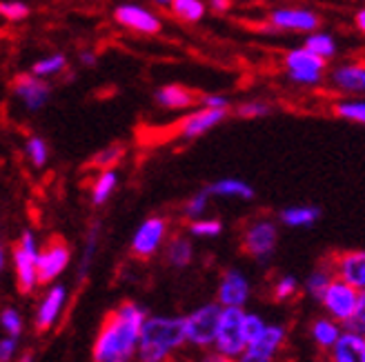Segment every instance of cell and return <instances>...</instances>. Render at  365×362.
Masks as SVG:
<instances>
[{
    "label": "cell",
    "instance_id": "d4e9b609",
    "mask_svg": "<svg viewBox=\"0 0 365 362\" xmlns=\"http://www.w3.org/2000/svg\"><path fill=\"white\" fill-rule=\"evenodd\" d=\"M118 187V174L114 169H101L98 178L91 185V203L96 207L105 205Z\"/></svg>",
    "mask_w": 365,
    "mask_h": 362
},
{
    "label": "cell",
    "instance_id": "ee69618b",
    "mask_svg": "<svg viewBox=\"0 0 365 362\" xmlns=\"http://www.w3.org/2000/svg\"><path fill=\"white\" fill-rule=\"evenodd\" d=\"M198 100H200V107H212V110H227L230 107V100L221 94H207Z\"/></svg>",
    "mask_w": 365,
    "mask_h": 362
},
{
    "label": "cell",
    "instance_id": "ab89813d",
    "mask_svg": "<svg viewBox=\"0 0 365 362\" xmlns=\"http://www.w3.org/2000/svg\"><path fill=\"white\" fill-rule=\"evenodd\" d=\"M267 327V322L259 316V314H245V336H247V345L254 340H259L261 334L265 331Z\"/></svg>",
    "mask_w": 365,
    "mask_h": 362
},
{
    "label": "cell",
    "instance_id": "836d02e7",
    "mask_svg": "<svg viewBox=\"0 0 365 362\" xmlns=\"http://www.w3.org/2000/svg\"><path fill=\"white\" fill-rule=\"evenodd\" d=\"M29 14H31V9L27 3H23V0H3V3H0V16L7 18L11 23L25 21Z\"/></svg>",
    "mask_w": 365,
    "mask_h": 362
},
{
    "label": "cell",
    "instance_id": "f546056e",
    "mask_svg": "<svg viewBox=\"0 0 365 362\" xmlns=\"http://www.w3.org/2000/svg\"><path fill=\"white\" fill-rule=\"evenodd\" d=\"M67 67V58L63 53H51L47 58H41L31 65V74L38 78H49V76H58L61 71H65Z\"/></svg>",
    "mask_w": 365,
    "mask_h": 362
},
{
    "label": "cell",
    "instance_id": "d6a6232c",
    "mask_svg": "<svg viewBox=\"0 0 365 362\" xmlns=\"http://www.w3.org/2000/svg\"><path fill=\"white\" fill-rule=\"evenodd\" d=\"M25 151L34 167H45V162L49 158V149H47V142L41 136H31L25 144Z\"/></svg>",
    "mask_w": 365,
    "mask_h": 362
},
{
    "label": "cell",
    "instance_id": "f907efd6",
    "mask_svg": "<svg viewBox=\"0 0 365 362\" xmlns=\"http://www.w3.org/2000/svg\"><path fill=\"white\" fill-rule=\"evenodd\" d=\"M5 269V249H3V245H0V271Z\"/></svg>",
    "mask_w": 365,
    "mask_h": 362
},
{
    "label": "cell",
    "instance_id": "484cf974",
    "mask_svg": "<svg viewBox=\"0 0 365 362\" xmlns=\"http://www.w3.org/2000/svg\"><path fill=\"white\" fill-rule=\"evenodd\" d=\"M309 51L317 53V56L325 58V60H330L336 56V41H334V36L332 33H325V31H312V33H307V38L303 43Z\"/></svg>",
    "mask_w": 365,
    "mask_h": 362
},
{
    "label": "cell",
    "instance_id": "74e56055",
    "mask_svg": "<svg viewBox=\"0 0 365 362\" xmlns=\"http://www.w3.org/2000/svg\"><path fill=\"white\" fill-rule=\"evenodd\" d=\"M96 245H98V227H91L89 236H87V243H85V251H83L81 265H78V278H81V280L87 276L89 265H91V258H94V253H96Z\"/></svg>",
    "mask_w": 365,
    "mask_h": 362
},
{
    "label": "cell",
    "instance_id": "b9f144b4",
    "mask_svg": "<svg viewBox=\"0 0 365 362\" xmlns=\"http://www.w3.org/2000/svg\"><path fill=\"white\" fill-rule=\"evenodd\" d=\"M350 329L359 331V334H365V289L359 296V304H356V312H354V318L350 320L348 324Z\"/></svg>",
    "mask_w": 365,
    "mask_h": 362
},
{
    "label": "cell",
    "instance_id": "c3c4849f",
    "mask_svg": "<svg viewBox=\"0 0 365 362\" xmlns=\"http://www.w3.org/2000/svg\"><path fill=\"white\" fill-rule=\"evenodd\" d=\"M81 63L83 65H96V53L94 51H83L81 53Z\"/></svg>",
    "mask_w": 365,
    "mask_h": 362
},
{
    "label": "cell",
    "instance_id": "4fadbf2b",
    "mask_svg": "<svg viewBox=\"0 0 365 362\" xmlns=\"http://www.w3.org/2000/svg\"><path fill=\"white\" fill-rule=\"evenodd\" d=\"M252 294L250 280L243 271L239 269H227L221 276L216 292V302L221 307H245Z\"/></svg>",
    "mask_w": 365,
    "mask_h": 362
},
{
    "label": "cell",
    "instance_id": "603a6c76",
    "mask_svg": "<svg viewBox=\"0 0 365 362\" xmlns=\"http://www.w3.org/2000/svg\"><path fill=\"white\" fill-rule=\"evenodd\" d=\"M343 334V324L336 322L334 318L325 316V318H317L312 322V327H309V336H312L314 345L321 349V351H327L336 345V340L341 338Z\"/></svg>",
    "mask_w": 365,
    "mask_h": 362
},
{
    "label": "cell",
    "instance_id": "bcb514c9",
    "mask_svg": "<svg viewBox=\"0 0 365 362\" xmlns=\"http://www.w3.org/2000/svg\"><path fill=\"white\" fill-rule=\"evenodd\" d=\"M207 7L216 14H225L230 7H232V0H210Z\"/></svg>",
    "mask_w": 365,
    "mask_h": 362
},
{
    "label": "cell",
    "instance_id": "7dc6e473",
    "mask_svg": "<svg viewBox=\"0 0 365 362\" xmlns=\"http://www.w3.org/2000/svg\"><path fill=\"white\" fill-rule=\"evenodd\" d=\"M354 23H356V29H359L361 33H365V7L356 11V16H354Z\"/></svg>",
    "mask_w": 365,
    "mask_h": 362
},
{
    "label": "cell",
    "instance_id": "9c48e42d",
    "mask_svg": "<svg viewBox=\"0 0 365 362\" xmlns=\"http://www.w3.org/2000/svg\"><path fill=\"white\" fill-rule=\"evenodd\" d=\"M267 23L274 31L312 33L321 27V18L317 11L305 9V7H279L269 11Z\"/></svg>",
    "mask_w": 365,
    "mask_h": 362
},
{
    "label": "cell",
    "instance_id": "1f68e13d",
    "mask_svg": "<svg viewBox=\"0 0 365 362\" xmlns=\"http://www.w3.org/2000/svg\"><path fill=\"white\" fill-rule=\"evenodd\" d=\"M299 289H301L299 280L294 276L285 274V276L277 278V282H274V287H272V298L277 300V302H287L292 298H297Z\"/></svg>",
    "mask_w": 365,
    "mask_h": 362
},
{
    "label": "cell",
    "instance_id": "ac0fdd59",
    "mask_svg": "<svg viewBox=\"0 0 365 362\" xmlns=\"http://www.w3.org/2000/svg\"><path fill=\"white\" fill-rule=\"evenodd\" d=\"M325 362H365V334L345 327L336 345L325 351Z\"/></svg>",
    "mask_w": 365,
    "mask_h": 362
},
{
    "label": "cell",
    "instance_id": "60d3db41",
    "mask_svg": "<svg viewBox=\"0 0 365 362\" xmlns=\"http://www.w3.org/2000/svg\"><path fill=\"white\" fill-rule=\"evenodd\" d=\"M234 362H277V358L269 356L267 351L259 349V347H254V345H247L245 351L236 358Z\"/></svg>",
    "mask_w": 365,
    "mask_h": 362
},
{
    "label": "cell",
    "instance_id": "30bf717a",
    "mask_svg": "<svg viewBox=\"0 0 365 362\" xmlns=\"http://www.w3.org/2000/svg\"><path fill=\"white\" fill-rule=\"evenodd\" d=\"M168 220L163 215H152L143 220L132 238V253L136 258H152L168 238Z\"/></svg>",
    "mask_w": 365,
    "mask_h": 362
},
{
    "label": "cell",
    "instance_id": "681fc988",
    "mask_svg": "<svg viewBox=\"0 0 365 362\" xmlns=\"http://www.w3.org/2000/svg\"><path fill=\"white\" fill-rule=\"evenodd\" d=\"M18 362H34V353H31V351L23 353L21 358H18Z\"/></svg>",
    "mask_w": 365,
    "mask_h": 362
},
{
    "label": "cell",
    "instance_id": "816d5d0a",
    "mask_svg": "<svg viewBox=\"0 0 365 362\" xmlns=\"http://www.w3.org/2000/svg\"><path fill=\"white\" fill-rule=\"evenodd\" d=\"M154 5H160V7H170L172 5V0H152Z\"/></svg>",
    "mask_w": 365,
    "mask_h": 362
},
{
    "label": "cell",
    "instance_id": "3957f363",
    "mask_svg": "<svg viewBox=\"0 0 365 362\" xmlns=\"http://www.w3.org/2000/svg\"><path fill=\"white\" fill-rule=\"evenodd\" d=\"M245 307H223L221 322H218V331L214 347L230 358H239L247 347V336H245Z\"/></svg>",
    "mask_w": 365,
    "mask_h": 362
},
{
    "label": "cell",
    "instance_id": "7c38bea8",
    "mask_svg": "<svg viewBox=\"0 0 365 362\" xmlns=\"http://www.w3.org/2000/svg\"><path fill=\"white\" fill-rule=\"evenodd\" d=\"M69 260H71V253L63 240L47 243V247L41 249L38 253V282L41 284L53 282L69 267Z\"/></svg>",
    "mask_w": 365,
    "mask_h": 362
},
{
    "label": "cell",
    "instance_id": "cb8c5ba5",
    "mask_svg": "<svg viewBox=\"0 0 365 362\" xmlns=\"http://www.w3.org/2000/svg\"><path fill=\"white\" fill-rule=\"evenodd\" d=\"M165 258H168V262H170L174 269H185V267H190V265H192V258H194L192 240L185 238V236H174V238L168 243Z\"/></svg>",
    "mask_w": 365,
    "mask_h": 362
},
{
    "label": "cell",
    "instance_id": "7a4b0ae2",
    "mask_svg": "<svg viewBox=\"0 0 365 362\" xmlns=\"http://www.w3.org/2000/svg\"><path fill=\"white\" fill-rule=\"evenodd\" d=\"M185 345V320L176 316H148L140 329L136 360L170 362L172 356Z\"/></svg>",
    "mask_w": 365,
    "mask_h": 362
},
{
    "label": "cell",
    "instance_id": "f1b7e54d",
    "mask_svg": "<svg viewBox=\"0 0 365 362\" xmlns=\"http://www.w3.org/2000/svg\"><path fill=\"white\" fill-rule=\"evenodd\" d=\"M334 116L365 127V100H339L332 107Z\"/></svg>",
    "mask_w": 365,
    "mask_h": 362
},
{
    "label": "cell",
    "instance_id": "2e32d148",
    "mask_svg": "<svg viewBox=\"0 0 365 362\" xmlns=\"http://www.w3.org/2000/svg\"><path fill=\"white\" fill-rule=\"evenodd\" d=\"M14 94L21 98L29 112H38L49 102L51 87L45 78H38L34 74H21L14 80Z\"/></svg>",
    "mask_w": 365,
    "mask_h": 362
},
{
    "label": "cell",
    "instance_id": "e0dca14e",
    "mask_svg": "<svg viewBox=\"0 0 365 362\" xmlns=\"http://www.w3.org/2000/svg\"><path fill=\"white\" fill-rule=\"evenodd\" d=\"M65 302H67L65 284H53L47 289V294L38 304V312H36V327H38V331H49L51 327H56V322L65 309Z\"/></svg>",
    "mask_w": 365,
    "mask_h": 362
},
{
    "label": "cell",
    "instance_id": "e575fe53",
    "mask_svg": "<svg viewBox=\"0 0 365 362\" xmlns=\"http://www.w3.org/2000/svg\"><path fill=\"white\" fill-rule=\"evenodd\" d=\"M210 193H207V189H200L198 193H194L190 201L185 203V207H182V213L187 215L190 220H194V218H200V215H205V211H207V205H210Z\"/></svg>",
    "mask_w": 365,
    "mask_h": 362
},
{
    "label": "cell",
    "instance_id": "f6af8a7d",
    "mask_svg": "<svg viewBox=\"0 0 365 362\" xmlns=\"http://www.w3.org/2000/svg\"><path fill=\"white\" fill-rule=\"evenodd\" d=\"M200 362H234V358H230V356H225V353H221V351L212 349L210 353H205V358L200 360Z\"/></svg>",
    "mask_w": 365,
    "mask_h": 362
},
{
    "label": "cell",
    "instance_id": "7402d4cb",
    "mask_svg": "<svg viewBox=\"0 0 365 362\" xmlns=\"http://www.w3.org/2000/svg\"><path fill=\"white\" fill-rule=\"evenodd\" d=\"M205 189L210 196H216V198H241V201H252V198L257 196L254 187L241 178H218Z\"/></svg>",
    "mask_w": 365,
    "mask_h": 362
},
{
    "label": "cell",
    "instance_id": "8d00e7d4",
    "mask_svg": "<svg viewBox=\"0 0 365 362\" xmlns=\"http://www.w3.org/2000/svg\"><path fill=\"white\" fill-rule=\"evenodd\" d=\"M0 327H3V331L7 336L21 338V334H23V316L18 314L16 309H11V307H7V309H3V314H0Z\"/></svg>",
    "mask_w": 365,
    "mask_h": 362
},
{
    "label": "cell",
    "instance_id": "7bdbcfd3",
    "mask_svg": "<svg viewBox=\"0 0 365 362\" xmlns=\"http://www.w3.org/2000/svg\"><path fill=\"white\" fill-rule=\"evenodd\" d=\"M18 351V338L5 336L0 338V362H11Z\"/></svg>",
    "mask_w": 365,
    "mask_h": 362
},
{
    "label": "cell",
    "instance_id": "4316f807",
    "mask_svg": "<svg viewBox=\"0 0 365 362\" xmlns=\"http://www.w3.org/2000/svg\"><path fill=\"white\" fill-rule=\"evenodd\" d=\"M170 9H172V14L176 18H180V21L198 23V21H203V18H205L207 5L203 3V0H172Z\"/></svg>",
    "mask_w": 365,
    "mask_h": 362
},
{
    "label": "cell",
    "instance_id": "f5cc1de1",
    "mask_svg": "<svg viewBox=\"0 0 365 362\" xmlns=\"http://www.w3.org/2000/svg\"><path fill=\"white\" fill-rule=\"evenodd\" d=\"M170 362H172V360H170Z\"/></svg>",
    "mask_w": 365,
    "mask_h": 362
},
{
    "label": "cell",
    "instance_id": "8992f818",
    "mask_svg": "<svg viewBox=\"0 0 365 362\" xmlns=\"http://www.w3.org/2000/svg\"><path fill=\"white\" fill-rule=\"evenodd\" d=\"M38 243L31 231H25L21 240L14 247V269H16V284L21 294H31L38 287Z\"/></svg>",
    "mask_w": 365,
    "mask_h": 362
},
{
    "label": "cell",
    "instance_id": "d590c367",
    "mask_svg": "<svg viewBox=\"0 0 365 362\" xmlns=\"http://www.w3.org/2000/svg\"><path fill=\"white\" fill-rule=\"evenodd\" d=\"M125 149L120 147V144H109L107 149L98 151L94 158H91V165L98 167V169H114L116 162L123 158Z\"/></svg>",
    "mask_w": 365,
    "mask_h": 362
},
{
    "label": "cell",
    "instance_id": "6da1fadb",
    "mask_svg": "<svg viewBox=\"0 0 365 362\" xmlns=\"http://www.w3.org/2000/svg\"><path fill=\"white\" fill-rule=\"evenodd\" d=\"M148 312L136 302H123L109 314L96 336L94 362H132Z\"/></svg>",
    "mask_w": 365,
    "mask_h": 362
},
{
    "label": "cell",
    "instance_id": "d6986e66",
    "mask_svg": "<svg viewBox=\"0 0 365 362\" xmlns=\"http://www.w3.org/2000/svg\"><path fill=\"white\" fill-rule=\"evenodd\" d=\"M330 82L345 94H365V65L348 63L330 71Z\"/></svg>",
    "mask_w": 365,
    "mask_h": 362
},
{
    "label": "cell",
    "instance_id": "83f0119b",
    "mask_svg": "<svg viewBox=\"0 0 365 362\" xmlns=\"http://www.w3.org/2000/svg\"><path fill=\"white\" fill-rule=\"evenodd\" d=\"M332 278H334L332 267H330V269H327V267H317V269L312 271V274H309V276L305 278V282H303L305 294L319 300V298L323 296V292L327 289V284L332 282Z\"/></svg>",
    "mask_w": 365,
    "mask_h": 362
},
{
    "label": "cell",
    "instance_id": "5b68a950",
    "mask_svg": "<svg viewBox=\"0 0 365 362\" xmlns=\"http://www.w3.org/2000/svg\"><path fill=\"white\" fill-rule=\"evenodd\" d=\"M283 67H285V74L292 82L314 87L325 78L327 60L312 53L305 45H301V47H294L285 53Z\"/></svg>",
    "mask_w": 365,
    "mask_h": 362
},
{
    "label": "cell",
    "instance_id": "4dcf8cb0",
    "mask_svg": "<svg viewBox=\"0 0 365 362\" xmlns=\"http://www.w3.org/2000/svg\"><path fill=\"white\" fill-rule=\"evenodd\" d=\"M187 231L194 238H218L223 233V223L218 218H205V215H200V218L190 220Z\"/></svg>",
    "mask_w": 365,
    "mask_h": 362
},
{
    "label": "cell",
    "instance_id": "9a60e30c",
    "mask_svg": "<svg viewBox=\"0 0 365 362\" xmlns=\"http://www.w3.org/2000/svg\"><path fill=\"white\" fill-rule=\"evenodd\" d=\"M227 118V110H212V107H200V110L187 114L178 124V134L185 140H194L210 134Z\"/></svg>",
    "mask_w": 365,
    "mask_h": 362
},
{
    "label": "cell",
    "instance_id": "277c9868",
    "mask_svg": "<svg viewBox=\"0 0 365 362\" xmlns=\"http://www.w3.org/2000/svg\"><path fill=\"white\" fill-rule=\"evenodd\" d=\"M221 312L223 307L218 302H207L200 304L198 309L187 314L185 318V338L187 345L196 349H212L216 331H218V322H221Z\"/></svg>",
    "mask_w": 365,
    "mask_h": 362
},
{
    "label": "cell",
    "instance_id": "5bb4252c",
    "mask_svg": "<svg viewBox=\"0 0 365 362\" xmlns=\"http://www.w3.org/2000/svg\"><path fill=\"white\" fill-rule=\"evenodd\" d=\"M330 267L334 276L350 282L359 292L365 289V249H352V251H341L334 253Z\"/></svg>",
    "mask_w": 365,
    "mask_h": 362
},
{
    "label": "cell",
    "instance_id": "ba28073f",
    "mask_svg": "<svg viewBox=\"0 0 365 362\" xmlns=\"http://www.w3.org/2000/svg\"><path fill=\"white\" fill-rule=\"evenodd\" d=\"M279 245V227L272 218H257L243 229L241 247L250 258L267 262Z\"/></svg>",
    "mask_w": 365,
    "mask_h": 362
},
{
    "label": "cell",
    "instance_id": "f35d334b",
    "mask_svg": "<svg viewBox=\"0 0 365 362\" xmlns=\"http://www.w3.org/2000/svg\"><path fill=\"white\" fill-rule=\"evenodd\" d=\"M269 112H272V105L265 100H247L239 107V110H236V114L243 116V118H263Z\"/></svg>",
    "mask_w": 365,
    "mask_h": 362
},
{
    "label": "cell",
    "instance_id": "ffe728a7",
    "mask_svg": "<svg viewBox=\"0 0 365 362\" xmlns=\"http://www.w3.org/2000/svg\"><path fill=\"white\" fill-rule=\"evenodd\" d=\"M154 100H156L158 107H163V110L182 112V110H190V107H194L198 96L194 92H190L187 87H182V85H163V87L156 89Z\"/></svg>",
    "mask_w": 365,
    "mask_h": 362
},
{
    "label": "cell",
    "instance_id": "8fae6325",
    "mask_svg": "<svg viewBox=\"0 0 365 362\" xmlns=\"http://www.w3.org/2000/svg\"><path fill=\"white\" fill-rule=\"evenodd\" d=\"M114 21L125 29H132V31L145 33V36H154L163 27L160 18L154 11H150L148 7H143V5H134V3L118 5L114 9Z\"/></svg>",
    "mask_w": 365,
    "mask_h": 362
},
{
    "label": "cell",
    "instance_id": "52a82bcc",
    "mask_svg": "<svg viewBox=\"0 0 365 362\" xmlns=\"http://www.w3.org/2000/svg\"><path fill=\"white\" fill-rule=\"evenodd\" d=\"M359 296H361V292L356 287H352L350 282H345V280L334 276L332 282L327 284V289L323 292V296L319 298V302L323 304L327 316L334 318L336 322H341L343 327H348L350 320L354 318Z\"/></svg>",
    "mask_w": 365,
    "mask_h": 362
},
{
    "label": "cell",
    "instance_id": "44dd1931",
    "mask_svg": "<svg viewBox=\"0 0 365 362\" xmlns=\"http://www.w3.org/2000/svg\"><path fill=\"white\" fill-rule=\"evenodd\" d=\"M321 218V209L317 205H292L281 209L279 220L281 225L289 227V229H305L317 225Z\"/></svg>",
    "mask_w": 365,
    "mask_h": 362
}]
</instances>
